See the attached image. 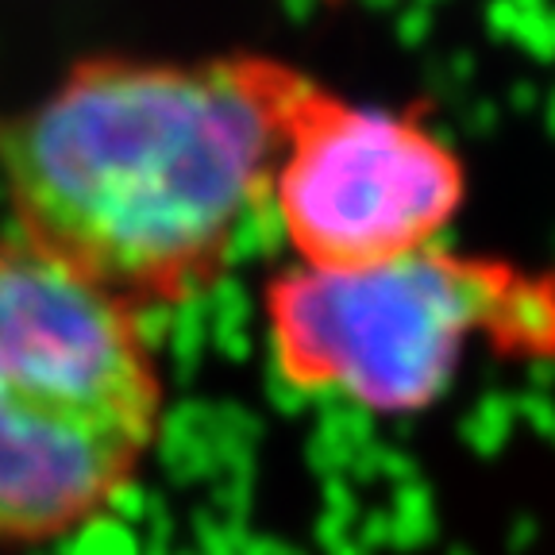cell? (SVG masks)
Here are the masks:
<instances>
[{
	"label": "cell",
	"mask_w": 555,
	"mask_h": 555,
	"mask_svg": "<svg viewBox=\"0 0 555 555\" xmlns=\"http://www.w3.org/2000/svg\"><path fill=\"white\" fill-rule=\"evenodd\" d=\"M312 78L274 59H89L0 139L24 243L128 309L205 294L270 197Z\"/></svg>",
	"instance_id": "cell-1"
},
{
	"label": "cell",
	"mask_w": 555,
	"mask_h": 555,
	"mask_svg": "<svg viewBox=\"0 0 555 555\" xmlns=\"http://www.w3.org/2000/svg\"><path fill=\"white\" fill-rule=\"evenodd\" d=\"M467 193L460 155L425 124L309 81L270 201L301 267L359 270L436 247Z\"/></svg>",
	"instance_id": "cell-4"
},
{
	"label": "cell",
	"mask_w": 555,
	"mask_h": 555,
	"mask_svg": "<svg viewBox=\"0 0 555 555\" xmlns=\"http://www.w3.org/2000/svg\"><path fill=\"white\" fill-rule=\"evenodd\" d=\"M544 309L537 282L443 247L359 270L297 267L267 289L282 378L374 413L440 401L475 336L544 339L532 328Z\"/></svg>",
	"instance_id": "cell-3"
},
{
	"label": "cell",
	"mask_w": 555,
	"mask_h": 555,
	"mask_svg": "<svg viewBox=\"0 0 555 555\" xmlns=\"http://www.w3.org/2000/svg\"><path fill=\"white\" fill-rule=\"evenodd\" d=\"M163 378L135 312L31 243L0 247V544L93 520L139 475Z\"/></svg>",
	"instance_id": "cell-2"
}]
</instances>
